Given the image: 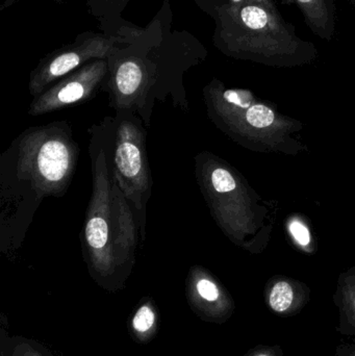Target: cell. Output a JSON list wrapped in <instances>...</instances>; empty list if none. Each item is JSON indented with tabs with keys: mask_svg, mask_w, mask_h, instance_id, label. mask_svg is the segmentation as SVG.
I'll list each match as a JSON object with an SVG mask.
<instances>
[{
	"mask_svg": "<svg viewBox=\"0 0 355 356\" xmlns=\"http://www.w3.org/2000/svg\"><path fill=\"white\" fill-rule=\"evenodd\" d=\"M79 146L67 121L29 127L0 156V249L22 246L40 205L66 194Z\"/></svg>",
	"mask_w": 355,
	"mask_h": 356,
	"instance_id": "cell-2",
	"label": "cell"
},
{
	"mask_svg": "<svg viewBox=\"0 0 355 356\" xmlns=\"http://www.w3.org/2000/svg\"><path fill=\"white\" fill-rule=\"evenodd\" d=\"M146 129L141 117L135 113L116 112L110 139L115 178L137 213L142 241H145L146 209L154 186L146 147Z\"/></svg>",
	"mask_w": 355,
	"mask_h": 356,
	"instance_id": "cell-5",
	"label": "cell"
},
{
	"mask_svg": "<svg viewBox=\"0 0 355 356\" xmlns=\"http://www.w3.org/2000/svg\"><path fill=\"white\" fill-rule=\"evenodd\" d=\"M225 1L231 4H242L245 3V2L254 1V0H225Z\"/></svg>",
	"mask_w": 355,
	"mask_h": 356,
	"instance_id": "cell-15",
	"label": "cell"
},
{
	"mask_svg": "<svg viewBox=\"0 0 355 356\" xmlns=\"http://www.w3.org/2000/svg\"><path fill=\"white\" fill-rule=\"evenodd\" d=\"M286 6H296L314 35L325 42L333 41L337 33L336 0H281Z\"/></svg>",
	"mask_w": 355,
	"mask_h": 356,
	"instance_id": "cell-8",
	"label": "cell"
},
{
	"mask_svg": "<svg viewBox=\"0 0 355 356\" xmlns=\"http://www.w3.org/2000/svg\"><path fill=\"white\" fill-rule=\"evenodd\" d=\"M208 54L193 33L173 27L166 0L147 26L106 58L108 74L102 91L108 94V106L116 112L135 113L147 129L158 100L170 99L174 108L187 113L185 75Z\"/></svg>",
	"mask_w": 355,
	"mask_h": 356,
	"instance_id": "cell-1",
	"label": "cell"
},
{
	"mask_svg": "<svg viewBox=\"0 0 355 356\" xmlns=\"http://www.w3.org/2000/svg\"><path fill=\"white\" fill-rule=\"evenodd\" d=\"M131 0H88V13L98 21V27L108 35L133 37L142 27L133 24L122 17Z\"/></svg>",
	"mask_w": 355,
	"mask_h": 356,
	"instance_id": "cell-9",
	"label": "cell"
},
{
	"mask_svg": "<svg viewBox=\"0 0 355 356\" xmlns=\"http://www.w3.org/2000/svg\"><path fill=\"white\" fill-rule=\"evenodd\" d=\"M214 20L213 44L229 58L269 66L308 64L318 51L304 40L277 8L276 0L231 4L225 0H193Z\"/></svg>",
	"mask_w": 355,
	"mask_h": 356,
	"instance_id": "cell-4",
	"label": "cell"
},
{
	"mask_svg": "<svg viewBox=\"0 0 355 356\" xmlns=\"http://www.w3.org/2000/svg\"><path fill=\"white\" fill-rule=\"evenodd\" d=\"M196 291L201 298L206 301H216L220 296L218 286L210 278L201 276V272H198V280L195 282Z\"/></svg>",
	"mask_w": 355,
	"mask_h": 356,
	"instance_id": "cell-12",
	"label": "cell"
},
{
	"mask_svg": "<svg viewBox=\"0 0 355 356\" xmlns=\"http://www.w3.org/2000/svg\"><path fill=\"white\" fill-rule=\"evenodd\" d=\"M349 1L350 6H354L355 8V0H348Z\"/></svg>",
	"mask_w": 355,
	"mask_h": 356,
	"instance_id": "cell-16",
	"label": "cell"
},
{
	"mask_svg": "<svg viewBox=\"0 0 355 356\" xmlns=\"http://www.w3.org/2000/svg\"><path fill=\"white\" fill-rule=\"evenodd\" d=\"M294 301V291L287 282H279L273 286L269 295V305L277 314H283L292 307Z\"/></svg>",
	"mask_w": 355,
	"mask_h": 356,
	"instance_id": "cell-10",
	"label": "cell"
},
{
	"mask_svg": "<svg viewBox=\"0 0 355 356\" xmlns=\"http://www.w3.org/2000/svg\"><path fill=\"white\" fill-rule=\"evenodd\" d=\"M54 1H56V3H62V2L64 1V0H54Z\"/></svg>",
	"mask_w": 355,
	"mask_h": 356,
	"instance_id": "cell-17",
	"label": "cell"
},
{
	"mask_svg": "<svg viewBox=\"0 0 355 356\" xmlns=\"http://www.w3.org/2000/svg\"><path fill=\"white\" fill-rule=\"evenodd\" d=\"M256 356H269V355H256Z\"/></svg>",
	"mask_w": 355,
	"mask_h": 356,
	"instance_id": "cell-18",
	"label": "cell"
},
{
	"mask_svg": "<svg viewBox=\"0 0 355 356\" xmlns=\"http://www.w3.org/2000/svg\"><path fill=\"white\" fill-rule=\"evenodd\" d=\"M154 323V314L151 309L148 307H143L138 311L137 315L133 318V327L138 332H147Z\"/></svg>",
	"mask_w": 355,
	"mask_h": 356,
	"instance_id": "cell-13",
	"label": "cell"
},
{
	"mask_svg": "<svg viewBox=\"0 0 355 356\" xmlns=\"http://www.w3.org/2000/svg\"><path fill=\"white\" fill-rule=\"evenodd\" d=\"M354 307H355V299H354Z\"/></svg>",
	"mask_w": 355,
	"mask_h": 356,
	"instance_id": "cell-19",
	"label": "cell"
},
{
	"mask_svg": "<svg viewBox=\"0 0 355 356\" xmlns=\"http://www.w3.org/2000/svg\"><path fill=\"white\" fill-rule=\"evenodd\" d=\"M290 232H291L292 236H293L294 240L302 245V246H308L311 243V234L308 232V227L302 222L298 220H293L290 223Z\"/></svg>",
	"mask_w": 355,
	"mask_h": 356,
	"instance_id": "cell-14",
	"label": "cell"
},
{
	"mask_svg": "<svg viewBox=\"0 0 355 356\" xmlns=\"http://www.w3.org/2000/svg\"><path fill=\"white\" fill-rule=\"evenodd\" d=\"M108 74V60H91L33 97L29 116H42L89 102L104 90Z\"/></svg>",
	"mask_w": 355,
	"mask_h": 356,
	"instance_id": "cell-7",
	"label": "cell"
},
{
	"mask_svg": "<svg viewBox=\"0 0 355 356\" xmlns=\"http://www.w3.org/2000/svg\"><path fill=\"white\" fill-rule=\"evenodd\" d=\"M245 122L256 129L270 127L274 121V113L264 104H252L242 114Z\"/></svg>",
	"mask_w": 355,
	"mask_h": 356,
	"instance_id": "cell-11",
	"label": "cell"
},
{
	"mask_svg": "<svg viewBox=\"0 0 355 356\" xmlns=\"http://www.w3.org/2000/svg\"><path fill=\"white\" fill-rule=\"evenodd\" d=\"M131 38L108 35L102 31L79 33L74 41L40 60L29 75V93L33 97H37L58 79L87 63L98 58L106 60L118 46L126 43Z\"/></svg>",
	"mask_w": 355,
	"mask_h": 356,
	"instance_id": "cell-6",
	"label": "cell"
},
{
	"mask_svg": "<svg viewBox=\"0 0 355 356\" xmlns=\"http://www.w3.org/2000/svg\"><path fill=\"white\" fill-rule=\"evenodd\" d=\"M113 119L106 117L89 129L92 192L81 232L83 255L100 275H112L131 266L141 236L137 213L113 170Z\"/></svg>",
	"mask_w": 355,
	"mask_h": 356,
	"instance_id": "cell-3",
	"label": "cell"
}]
</instances>
